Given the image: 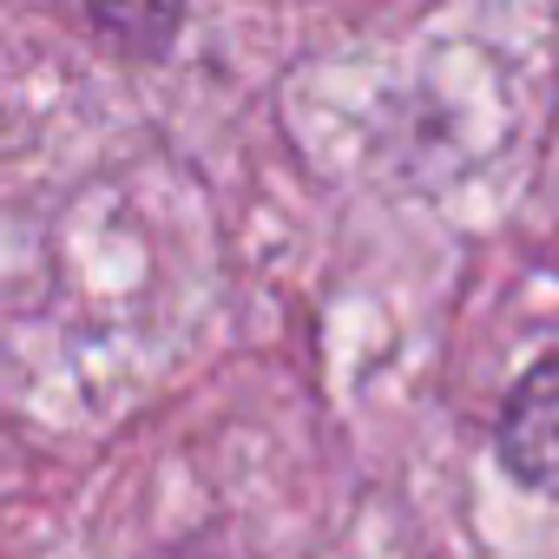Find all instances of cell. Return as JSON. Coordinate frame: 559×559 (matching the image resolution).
Here are the masks:
<instances>
[{
	"mask_svg": "<svg viewBox=\"0 0 559 559\" xmlns=\"http://www.w3.org/2000/svg\"><path fill=\"white\" fill-rule=\"evenodd\" d=\"M500 461L513 467V480H526L539 493H559V356L526 369V382L507 395Z\"/></svg>",
	"mask_w": 559,
	"mask_h": 559,
	"instance_id": "obj_1",
	"label": "cell"
},
{
	"mask_svg": "<svg viewBox=\"0 0 559 559\" xmlns=\"http://www.w3.org/2000/svg\"><path fill=\"white\" fill-rule=\"evenodd\" d=\"M67 8L126 53H165L185 21V0H67Z\"/></svg>",
	"mask_w": 559,
	"mask_h": 559,
	"instance_id": "obj_2",
	"label": "cell"
}]
</instances>
